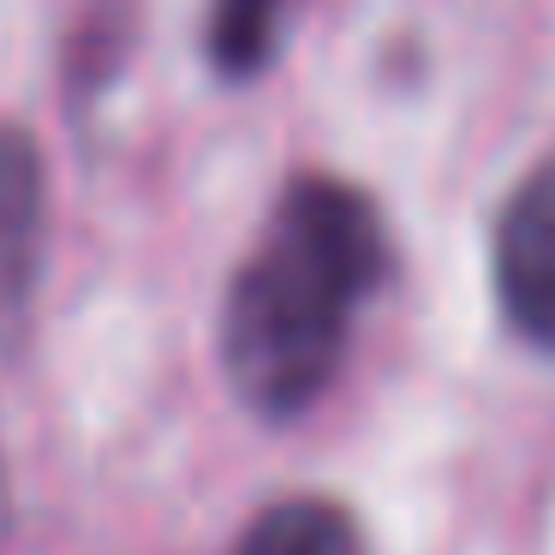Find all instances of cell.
<instances>
[{
    "label": "cell",
    "mask_w": 555,
    "mask_h": 555,
    "mask_svg": "<svg viewBox=\"0 0 555 555\" xmlns=\"http://www.w3.org/2000/svg\"><path fill=\"white\" fill-rule=\"evenodd\" d=\"M13 531V483H7V454H0V543Z\"/></svg>",
    "instance_id": "8992f818"
},
{
    "label": "cell",
    "mask_w": 555,
    "mask_h": 555,
    "mask_svg": "<svg viewBox=\"0 0 555 555\" xmlns=\"http://www.w3.org/2000/svg\"><path fill=\"white\" fill-rule=\"evenodd\" d=\"M228 555H364L359 519L328 495H287L269 502L251 526L240 531Z\"/></svg>",
    "instance_id": "277c9868"
},
{
    "label": "cell",
    "mask_w": 555,
    "mask_h": 555,
    "mask_svg": "<svg viewBox=\"0 0 555 555\" xmlns=\"http://www.w3.org/2000/svg\"><path fill=\"white\" fill-rule=\"evenodd\" d=\"M495 299L519 340L555 352V162L531 168L495 216Z\"/></svg>",
    "instance_id": "7a4b0ae2"
},
{
    "label": "cell",
    "mask_w": 555,
    "mask_h": 555,
    "mask_svg": "<svg viewBox=\"0 0 555 555\" xmlns=\"http://www.w3.org/2000/svg\"><path fill=\"white\" fill-rule=\"evenodd\" d=\"M42 150L25 126L0 120V347H13L25 328L30 293L42 269Z\"/></svg>",
    "instance_id": "3957f363"
},
{
    "label": "cell",
    "mask_w": 555,
    "mask_h": 555,
    "mask_svg": "<svg viewBox=\"0 0 555 555\" xmlns=\"http://www.w3.org/2000/svg\"><path fill=\"white\" fill-rule=\"evenodd\" d=\"M388 233L347 180L299 173L263 240L240 263L221 311V364L257 418H299L340 371L352 311L383 287Z\"/></svg>",
    "instance_id": "6da1fadb"
},
{
    "label": "cell",
    "mask_w": 555,
    "mask_h": 555,
    "mask_svg": "<svg viewBox=\"0 0 555 555\" xmlns=\"http://www.w3.org/2000/svg\"><path fill=\"white\" fill-rule=\"evenodd\" d=\"M281 37V0H209V61L228 78L269 66Z\"/></svg>",
    "instance_id": "5b68a950"
}]
</instances>
